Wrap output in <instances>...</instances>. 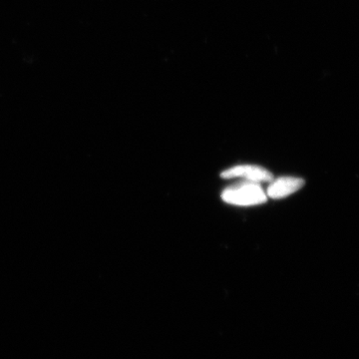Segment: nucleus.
Returning <instances> with one entry per match:
<instances>
[{
  "label": "nucleus",
  "mask_w": 359,
  "mask_h": 359,
  "mask_svg": "<svg viewBox=\"0 0 359 359\" xmlns=\"http://www.w3.org/2000/svg\"><path fill=\"white\" fill-rule=\"evenodd\" d=\"M223 179L242 178L252 183H264L273 180V174L263 167L255 165H240L226 170L221 174Z\"/></svg>",
  "instance_id": "2"
},
{
  "label": "nucleus",
  "mask_w": 359,
  "mask_h": 359,
  "mask_svg": "<svg viewBox=\"0 0 359 359\" xmlns=\"http://www.w3.org/2000/svg\"><path fill=\"white\" fill-rule=\"evenodd\" d=\"M304 186V180L295 177H282L271 181L266 190V196L273 200L283 199L301 190Z\"/></svg>",
  "instance_id": "3"
},
{
  "label": "nucleus",
  "mask_w": 359,
  "mask_h": 359,
  "mask_svg": "<svg viewBox=\"0 0 359 359\" xmlns=\"http://www.w3.org/2000/svg\"><path fill=\"white\" fill-rule=\"evenodd\" d=\"M266 198V194L259 184L248 181L228 187L222 193L224 202L242 207L264 204Z\"/></svg>",
  "instance_id": "1"
}]
</instances>
